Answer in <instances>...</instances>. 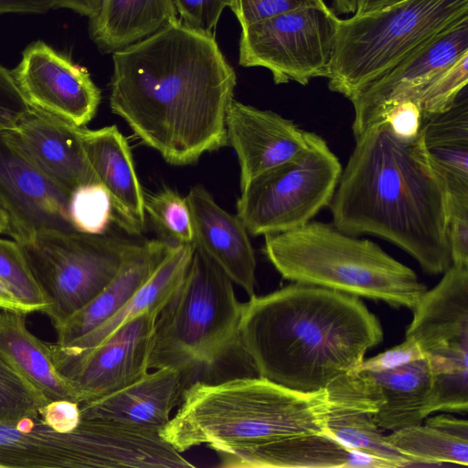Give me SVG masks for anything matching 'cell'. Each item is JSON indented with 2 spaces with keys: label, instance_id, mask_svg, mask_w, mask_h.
Instances as JSON below:
<instances>
[{
  "label": "cell",
  "instance_id": "1",
  "mask_svg": "<svg viewBox=\"0 0 468 468\" xmlns=\"http://www.w3.org/2000/svg\"><path fill=\"white\" fill-rule=\"evenodd\" d=\"M110 106L145 145L174 165L228 144L237 78L214 35L180 19L113 52Z\"/></svg>",
  "mask_w": 468,
  "mask_h": 468
},
{
  "label": "cell",
  "instance_id": "2",
  "mask_svg": "<svg viewBox=\"0 0 468 468\" xmlns=\"http://www.w3.org/2000/svg\"><path fill=\"white\" fill-rule=\"evenodd\" d=\"M328 207L338 229L388 240L430 274L452 265L449 195L421 127L411 136L396 133L386 119L367 127L356 138Z\"/></svg>",
  "mask_w": 468,
  "mask_h": 468
},
{
  "label": "cell",
  "instance_id": "3",
  "mask_svg": "<svg viewBox=\"0 0 468 468\" xmlns=\"http://www.w3.org/2000/svg\"><path fill=\"white\" fill-rule=\"evenodd\" d=\"M383 340L358 297L292 282L242 303L239 342L257 376L302 392L327 388Z\"/></svg>",
  "mask_w": 468,
  "mask_h": 468
},
{
  "label": "cell",
  "instance_id": "4",
  "mask_svg": "<svg viewBox=\"0 0 468 468\" xmlns=\"http://www.w3.org/2000/svg\"><path fill=\"white\" fill-rule=\"evenodd\" d=\"M330 408L326 388L302 392L259 376L197 380L159 435L179 452L206 445L227 453L288 436L327 434Z\"/></svg>",
  "mask_w": 468,
  "mask_h": 468
},
{
  "label": "cell",
  "instance_id": "5",
  "mask_svg": "<svg viewBox=\"0 0 468 468\" xmlns=\"http://www.w3.org/2000/svg\"><path fill=\"white\" fill-rule=\"evenodd\" d=\"M264 253L286 280L413 310L426 286L377 243L333 223L309 221L264 236Z\"/></svg>",
  "mask_w": 468,
  "mask_h": 468
},
{
  "label": "cell",
  "instance_id": "6",
  "mask_svg": "<svg viewBox=\"0 0 468 468\" xmlns=\"http://www.w3.org/2000/svg\"><path fill=\"white\" fill-rule=\"evenodd\" d=\"M232 283L195 246L178 290L156 318L149 369L174 367L190 379L195 372L210 370L234 351H242V303L239 302Z\"/></svg>",
  "mask_w": 468,
  "mask_h": 468
},
{
  "label": "cell",
  "instance_id": "7",
  "mask_svg": "<svg viewBox=\"0 0 468 468\" xmlns=\"http://www.w3.org/2000/svg\"><path fill=\"white\" fill-rule=\"evenodd\" d=\"M468 17V0H405L338 18L328 88L348 100L409 53Z\"/></svg>",
  "mask_w": 468,
  "mask_h": 468
},
{
  "label": "cell",
  "instance_id": "8",
  "mask_svg": "<svg viewBox=\"0 0 468 468\" xmlns=\"http://www.w3.org/2000/svg\"><path fill=\"white\" fill-rule=\"evenodd\" d=\"M140 242L106 233L47 231L20 245L54 327L97 296Z\"/></svg>",
  "mask_w": 468,
  "mask_h": 468
},
{
  "label": "cell",
  "instance_id": "9",
  "mask_svg": "<svg viewBox=\"0 0 468 468\" xmlns=\"http://www.w3.org/2000/svg\"><path fill=\"white\" fill-rule=\"evenodd\" d=\"M307 140L302 153L259 175L241 190L237 216L249 234L297 229L329 206L343 168L323 137L308 132Z\"/></svg>",
  "mask_w": 468,
  "mask_h": 468
},
{
  "label": "cell",
  "instance_id": "10",
  "mask_svg": "<svg viewBox=\"0 0 468 468\" xmlns=\"http://www.w3.org/2000/svg\"><path fill=\"white\" fill-rule=\"evenodd\" d=\"M413 308L406 336L428 358L432 411L468 410V267L451 265Z\"/></svg>",
  "mask_w": 468,
  "mask_h": 468
},
{
  "label": "cell",
  "instance_id": "11",
  "mask_svg": "<svg viewBox=\"0 0 468 468\" xmlns=\"http://www.w3.org/2000/svg\"><path fill=\"white\" fill-rule=\"evenodd\" d=\"M338 18L328 6L310 7L241 27L239 62L268 69L275 84L327 78Z\"/></svg>",
  "mask_w": 468,
  "mask_h": 468
},
{
  "label": "cell",
  "instance_id": "12",
  "mask_svg": "<svg viewBox=\"0 0 468 468\" xmlns=\"http://www.w3.org/2000/svg\"><path fill=\"white\" fill-rule=\"evenodd\" d=\"M159 313L147 311L126 322L96 346L71 356H55L79 402L91 401L134 383L148 371Z\"/></svg>",
  "mask_w": 468,
  "mask_h": 468
},
{
  "label": "cell",
  "instance_id": "13",
  "mask_svg": "<svg viewBox=\"0 0 468 468\" xmlns=\"http://www.w3.org/2000/svg\"><path fill=\"white\" fill-rule=\"evenodd\" d=\"M69 195L43 174L0 131V210L6 233L19 245L47 231H76L69 214Z\"/></svg>",
  "mask_w": 468,
  "mask_h": 468
},
{
  "label": "cell",
  "instance_id": "14",
  "mask_svg": "<svg viewBox=\"0 0 468 468\" xmlns=\"http://www.w3.org/2000/svg\"><path fill=\"white\" fill-rule=\"evenodd\" d=\"M11 72L32 109L78 127L97 112L101 90L89 71L43 41L27 46Z\"/></svg>",
  "mask_w": 468,
  "mask_h": 468
},
{
  "label": "cell",
  "instance_id": "15",
  "mask_svg": "<svg viewBox=\"0 0 468 468\" xmlns=\"http://www.w3.org/2000/svg\"><path fill=\"white\" fill-rule=\"evenodd\" d=\"M467 52L468 17L422 43L364 87L349 99L355 113V139Z\"/></svg>",
  "mask_w": 468,
  "mask_h": 468
},
{
  "label": "cell",
  "instance_id": "16",
  "mask_svg": "<svg viewBox=\"0 0 468 468\" xmlns=\"http://www.w3.org/2000/svg\"><path fill=\"white\" fill-rule=\"evenodd\" d=\"M344 385L350 404L381 429L397 431L428 417L432 375L426 356L381 371L354 370Z\"/></svg>",
  "mask_w": 468,
  "mask_h": 468
},
{
  "label": "cell",
  "instance_id": "17",
  "mask_svg": "<svg viewBox=\"0 0 468 468\" xmlns=\"http://www.w3.org/2000/svg\"><path fill=\"white\" fill-rule=\"evenodd\" d=\"M228 143L240 168V191L259 175L302 153L307 133L280 114L232 101L225 120Z\"/></svg>",
  "mask_w": 468,
  "mask_h": 468
},
{
  "label": "cell",
  "instance_id": "18",
  "mask_svg": "<svg viewBox=\"0 0 468 468\" xmlns=\"http://www.w3.org/2000/svg\"><path fill=\"white\" fill-rule=\"evenodd\" d=\"M81 128L30 108L6 133L27 159L70 196L80 186L100 184L84 151Z\"/></svg>",
  "mask_w": 468,
  "mask_h": 468
},
{
  "label": "cell",
  "instance_id": "19",
  "mask_svg": "<svg viewBox=\"0 0 468 468\" xmlns=\"http://www.w3.org/2000/svg\"><path fill=\"white\" fill-rule=\"evenodd\" d=\"M185 198L190 210L194 245L250 297L254 295L256 259L241 220L220 207L202 186L191 187Z\"/></svg>",
  "mask_w": 468,
  "mask_h": 468
},
{
  "label": "cell",
  "instance_id": "20",
  "mask_svg": "<svg viewBox=\"0 0 468 468\" xmlns=\"http://www.w3.org/2000/svg\"><path fill=\"white\" fill-rule=\"evenodd\" d=\"M189 378L174 367L149 371L134 383L102 398L80 403L84 420H104L160 432L181 402Z\"/></svg>",
  "mask_w": 468,
  "mask_h": 468
},
{
  "label": "cell",
  "instance_id": "21",
  "mask_svg": "<svg viewBox=\"0 0 468 468\" xmlns=\"http://www.w3.org/2000/svg\"><path fill=\"white\" fill-rule=\"evenodd\" d=\"M87 158L112 205V221L138 235L145 227V196L136 174L130 146L116 125L81 128Z\"/></svg>",
  "mask_w": 468,
  "mask_h": 468
},
{
  "label": "cell",
  "instance_id": "22",
  "mask_svg": "<svg viewBox=\"0 0 468 468\" xmlns=\"http://www.w3.org/2000/svg\"><path fill=\"white\" fill-rule=\"evenodd\" d=\"M218 455L226 467H388L324 433L288 436Z\"/></svg>",
  "mask_w": 468,
  "mask_h": 468
},
{
  "label": "cell",
  "instance_id": "23",
  "mask_svg": "<svg viewBox=\"0 0 468 468\" xmlns=\"http://www.w3.org/2000/svg\"><path fill=\"white\" fill-rule=\"evenodd\" d=\"M174 244L165 239L141 241L113 280L90 302L56 328L58 346L88 334L116 314L146 282Z\"/></svg>",
  "mask_w": 468,
  "mask_h": 468
},
{
  "label": "cell",
  "instance_id": "24",
  "mask_svg": "<svg viewBox=\"0 0 468 468\" xmlns=\"http://www.w3.org/2000/svg\"><path fill=\"white\" fill-rule=\"evenodd\" d=\"M194 250V243L174 244L151 277L116 314L66 346L51 344L52 356H75L96 346L123 324L144 312L160 313L178 290Z\"/></svg>",
  "mask_w": 468,
  "mask_h": 468
},
{
  "label": "cell",
  "instance_id": "25",
  "mask_svg": "<svg viewBox=\"0 0 468 468\" xmlns=\"http://www.w3.org/2000/svg\"><path fill=\"white\" fill-rule=\"evenodd\" d=\"M25 314L0 311V356L49 400L79 402L76 390L57 368L49 344L27 327Z\"/></svg>",
  "mask_w": 468,
  "mask_h": 468
},
{
  "label": "cell",
  "instance_id": "26",
  "mask_svg": "<svg viewBox=\"0 0 468 468\" xmlns=\"http://www.w3.org/2000/svg\"><path fill=\"white\" fill-rule=\"evenodd\" d=\"M172 0H101L89 35L103 53L115 52L176 22Z\"/></svg>",
  "mask_w": 468,
  "mask_h": 468
},
{
  "label": "cell",
  "instance_id": "27",
  "mask_svg": "<svg viewBox=\"0 0 468 468\" xmlns=\"http://www.w3.org/2000/svg\"><path fill=\"white\" fill-rule=\"evenodd\" d=\"M329 394V393H328ZM326 432L344 445L385 463L388 467L414 466V463L393 447L370 415L331 397Z\"/></svg>",
  "mask_w": 468,
  "mask_h": 468
},
{
  "label": "cell",
  "instance_id": "28",
  "mask_svg": "<svg viewBox=\"0 0 468 468\" xmlns=\"http://www.w3.org/2000/svg\"><path fill=\"white\" fill-rule=\"evenodd\" d=\"M386 439L409 457L414 466L443 463L468 465V440L426 423L393 431Z\"/></svg>",
  "mask_w": 468,
  "mask_h": 468
},
{
  "label": "cell",
  "instance_id": "29",
  "mask_svg": "<svg viewBox=\"0 0 468 468\" xmlns=\"http://www.w3.org/2000/svg\"><path fill=\"white\" fill-rule=\"evenodd\" d=\"M423 140L449 197H468V133L434 134Z\"/></svg>",
  "mask_w": 468,
  "mask_h": 468
},
{
  "label": "cell",
  "instance_id": "30",
  "mask_svg": "<svg viewBox=\"0 0 468 468\" xmlns=\"http://www.w3.org/2000/svg\"><path fill=\"white\" fill-rule=\"evenodd\" d=\"M49 400L0 356V425L39 418Z\"/></svg>",
  "mask_w": 468,
  "mask_h": 468
},
{
  "label": "cell",
  "instance_id": "31",
  "mask_svg": "<svg viewBox=\"0 0 468 468\" xmlns=\"http://www.w3.org/2000/svg\"><path fill=\"white\" fill-rule=\"evenodd\" d=\"M144 210L165 240L172 244L193 243L190 210L186 198L176 191L164 188L146 197Z\"/></svg>",
  "mask_w": 468,
  "mask_h": 468
},
{
  "label": "cell",
  "instance_id": "32",
  "mask_svg": "<svg viewBox=\"0 0 468 468\" xmlns=\"http://www.w3.org/2000/svg\"><path fill=\"white\" fill-rule=\"evenodd\" d=\"M467 80L468 52L423 85L408 101L418 106L421 117L445 112L465 89Z\"/></svg>",
  "mask_w": 468,
  "mask_h": 468
},
{
  "label": "cell",
  "instance_id": "33",
  "mask_svg": "<svg viewBox=\"0 0 468 468\" xmlns=\"http://www.w3.org/2000/svg\"><path fill=\"white\" fill-rule=\"evenodd\" d=\"M69 214L76 231L104 234L112 221L111 197L101 184L80 186L69 196Z\"/></svg>",
  "mask_w": 468,
  "mask_h": 468
},
{
  "label": "cell",
  "instance_id": "34",
  "mask_svg": "<svg viewBox=\"0 0 468 468\" xmlns=\"http://www.w3.org/2000/svg\"><path fill=\"white\" fill-rule=\"evenodd\" d=\"M229 7L244 27L292 11L327 5L324 0H231Z\"/></svg>",
  "mask_w": 468,
  "mask_h": 468
},
{
  "label": "cell",
  "instance_id": "35",
  "mask_svg": "<svg viewBox=\"0 0 468 468\" xmlns=\"http://www.w3.org/2000/svg\"><path fill=\"white\" fill-rule=\"evenodd\" d=\"M180 21L192 30L214 35L213 30L231 0H172Z\"/></svg>",
  "mask_w": 468,
  "mask_h": 468
},
{
  "label": "cell",
  "instance_id": "36",
  "mask_svg": "<svg viewBox=\"0 0 468 468\" xmlns=\"http://www.w3.org/2000/svg\"><path fill=\"white\" fill-rule=\"evenodd\" d=\"M447 234L452 264L468 267V197H449Z\"/></svg>",
  "mask_w": 468,
  "mask_h": 468
},
{
  "label": "cell",
  "instance_id": "37",
  "mask_svg": "<svg viewBox=\"0 0 468 468\" xmlns=\"http://www.w3.org/2000/svg\"><path fill=\"white\" fill-rule=\"evenodd\" d=\"M29 110L12 72L0 65V131L14 129Z\"/></svg>",
  "mask_w": 468,
  "mask_h": 468
},
{
  "label": "cell",
  "instance_id": "38",
  "mask_svg": "<svg viewBox=\"0 0 468 468\" xmlns=\"http://www.w3.org/2000/svg\"><path fill=\"white\" fill-rule=\"evenodd\" d=\"M425 356L412 337L406 336L405 340L362 363L355 370L381 371L406 364L411 360Z\"/></svg>",
  "mask_w": 468,
  "mask_h": 468
},
{
  "label": "cell",
  "instance_id": "39",
  "mask_svg": "<svg viewBox=\"0 0 468 468\" xmlns=\"http://www.w3.org/2000/svg\"><path fill=\"white\" fill-rule=\"evenodd\" d=\"M39 418L56 431H71L81 420L80 403L67 399L49 401L40 409Z\"/></svg>",
  "mask_w": 468,
  "mask_h": 468
},
{
  "label": "cell",
  "instance_id": "40",
  "mask_svg": "<svg viewBox=\"0 0 468 468\" xmlns=\"http://www.w3.org/2000/svg\"><path fill=\"white\" fill-rule=\"evenodd\" d=\"M385 119L396 133L405 136L417 134L421 127V113L418 106L410 101L394 106Z\"/></svg>",
  "mask_w": 468,
  "mask_h": 468
},
{
  "label": "cell",
  "instance_id": "41",
  "mask_svg": "<svg viewBox=\"0 0 468 468\" xmlns=\"http://www.w3.org/2000/svg\"><path fill=\"white\" fill-rule=\"evenodd\" d=\"M52 8H56L55 0H0V15L44 14Z\"/></svg>",
  "mask_w": 468,
  "mask_h": 468
},
{
  "label": "cell",
  "instance_id": "42",
  "mask_svg": "<svg viewBox=\"0 0 468 468\" xmlns=\"http://www.w3.org/2000/svg\"><path fill=\"white\" fill-rule=\"evenodd\" d=\"M425 423L457 437L468 440V422L466 420L440 415L427 419Z\"/></svg>",
  "mask_w": 468,
  "mask_h": 468
},
{
  "label": "cell",
  "instance_id": "43",
  "mask_svg": "<svg viewBox=\"0 0 468 468\" xmlns=\"http://www.w3.org/2000/svg\"><path fill=\"white\" fill-rule=\"evenodd\" d=\"M101 0H55L56 8L70 9L80 16H94L101 5Z\"/></svg>",
  "mask_w": 468,
  "mask_h": 468
},
{
  "label": "cell",
  "instance_id": "44",
  "mask_svg": "<svg viewBox=\"0 0 468 468\" xmlns=\"http://www.w3.org/2000/svg\"><path fill=\"white\" fill-rule=\"evenodd\" d=\"M405 0H356L355 15H365L393 5Z\"/></svg>",
  "mask_w": 468,
  "mask_h": 468
},
{
  "label": "cell",
  "instance_id": "45",
  "mask_svg": "<svg viewBox=\"0 0 468 468\" xmlns=\"http://www.w3.org/2000/svg\"><path fill=\"white\" fill-rule=\"evenodd\" d=\"M0 310L17 311L25 314L23 308L18 304L13 295L0 281Z\"/></svg>",
  "mask_w": 468,
  "mask_h": 468
},
{
  "label": "cell",
  "instance_id": "46",
  "mask_svg": "<svg viewBox=\"0 0 468 468\" xmlns=\"http://www.w3.org/2000/svg\"><path fill=\"white\" fill-rule=\"evenodd\" d=\"M356 8V0H332V10L336 14H354Z\"/></svg>",
  "mask_w": 468,
  "mask_h": 468
},
{
  "label": "cell",
  "instance_id": "47",
  "mask_svg": "<svg viewBox=\"0 0 468 468\" xmlns=\"http://www.w3.org/2000/svg\"><path fill=\"white\" fill-rule=\"evenodd\" d=\"M7 229V218L4 212L0 210V234H5Z\"/></svg>",
  "mask_w": 468,
  "mask_h": 468
}]
</instances>
